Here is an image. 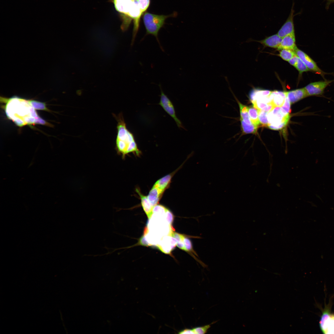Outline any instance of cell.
<instances>
[{
  "instance_id": "obj_1",
  "label": "cell",
  "mask_w": 334,
  "mask_h": 334,
  "mask_svg": "<svg viewBox=\"0 0 334 334\" xmlns=\"http://www.w3.org/2000/svg\"><path fill=\"white\" fill-rule=\"evenodd\" d=\"M117 122V135L115 148L117 153L124 158L126 155L132 152L139 156L141 152L138 149L134 135L127 128L122 113L113 114Z\"/></svg>"
},
{
  "instance_id": "obj_2",
  "label": "cell",
  "mask_w": 334,
  "mask_h": 334,
  "mask_svg": "<svg viewBox=\"0 0 334 334\" xmlns=\"http://www.w3.org/2000/svg\"><path fill=\"white\" fill-rule=\"evenodd\" d=\"M175 15L174 14L169 15H157L145 12L143 14V19L146 30V34L154 36L159 41L158 33L165 23V20L168 18Z\"/></svg>"
},
{
  "instance_id": "obj_3",
  "label": "cell",
  "mask_w": 334,
  "mask_h": 334,
  "mask_svg": "<svg viewBox=\"0 0 334 334\" xmlns=\"http://www.w3.org/2000/svg\"><path fill=\"white\" fill-rule=\"evenodd\" d=\"M116 10L128 19L135 20L141 16L142 13L134 0H113Z\"/></svg>"
},
{
  "instance_id": "obj_4",
  "label": "cell",
  "mask_w": 334,
  "mask_h": 334,
  "mask_svg": "<svg viewBox=\"0 0 334 334\" xmlns=\"http://www.w3.org/2000/svg\"><path fill=\"white\" fill-rule=\"evenodd\" d=\"M290 117L289 114H284L280 107H275L268 113V126L273 130L281 129L287 125Z\"/></svg>"
},
{
  "instance_id": "obj_5",
  "label": "cell",
  "mask_w": 334,
  "mask_h": 334,
  "mask_svg": "<svg viewBox=\"0 0 334 334\" xmlns=\"http://www.w3.org/2000/svg\"><path fill=\"white\" fill-rule=\"evenodd\" d=\"M295 54L301 59L310 71L320 75L325 79L324 76L329 73L323 71L309 55L296 46L293 50Z\"/></svg>"
},
{
  "instance_id": "obj_6",
  "label": "cell",
  "mask_w": 334,
  "mask_h": 334,
  "mask_svg": "<svg viewBox=\"0 0 334 334\" xmlns=\"http://www.w3.org/2000/svg\"><path fill=\"white\" fill-rule=\"evenodd\" d=\"M334 82V79L311 82L306 86L304 88L308 96H318L322 95L326 88L330 84Z\"/></svg>"
},
{
  "instance_id": "obj_7",
  "label": "cell",
  "mask_w": 334,
  "mask_h": 334,
  "mask_svg": "<svg viewBox=\"0 0 334 334\" xmlns=\"http://www.w3.org/2000/svg\"><path fill=\"white\" fill-rule=\"evenodd\" d=\"M161 89L160 100L158 104L160 105L164 110L174 120L178 126L183 128L182 123L177 117L174 106L168 98Z\"/></svg>"
},
{
  "instance_id": "obj_8",
  "label": "cell",
  "mask_w": 334,
  "mask_h": 334,
  "mask_svg": "<svg viewBox=\"0 0 334 334\" xmlns=\"http://www.w3.org/2000/svg\"><path fill=\"white\" fill-rule=\"evenodd\" d=\"M294 6V3H293L288 17L277 34L282 38L287 35L295 33L293 22V18L295 16Z\"/></svg>"
},
{
  "instance_id": "obj_9",
  "label": "cell",
  "mask_w": 334,
  "mask_h": 334,
  "mask_svg": "<svg viewBox=\"0 0 334 334\" xmlns=\"http://www.w3.org/2000/svg\"><path fill=\"white\" fill-rule=\"evenodd\" d=\"M286 94L291 104L308 96L304 88L286 92Z\"/></svg>"
},
{
  "instance_id": "obj_10",
  "label": "cell",
  "mask_w": 334,
  "mask_h": 334,
  "mask_svg": "<svg viewBox=\"0 0 334 334\" xmlns=\"http://www.w3.org/2000/svg\"><path fill=\"white\" fill-rule=\"evenodd\" d=\"M296 47L294 33L283 37L281 43L277 49L278 50L282 49L293 50Z\"/></svg>"
},
{
  "instance_id": "obj_11",
  "label": "cell",
  "mask_w": 334,
  "mask_h": 334,
  "mask_svg": "<svg viewBox=\"0 0 334 334\" xmlns=\"http://www.w3.org/2000/svg\"><path fill=\"white\" fill-rule=\"evenodd\" d=\"M136 191L140 196L143 209L148 219H150L153 214L152 209L153 206L150 202L147 196L142 195L137 188H136Z\"/></svg>"
},
{
  "instance_id": "obj_12",
  "label": "cell",
  "mask_w": 334,
  "mask_h": 334,
  "mask_svg": "<svg viewBox=\"0 0 334 334\" xmlns=\"http://www.w3.org/2000/svg\"><path fill=\"white\" fill-rule=\"evenodd\" d=\"M282 40V38L276 34L266 37L259 42L265 46L277 49Z\"/></svg>"
},
{
  "instance_id": "obj_13",
  "label": "cell",
  "mask_w": 334,
  "mask_h": 334,
  "mask_svg": "<svg viewBox=\"0 0 334 334\" xmlns=\"http://www.w3.org/2000/svg\"><path fill=\"white\" fill-rule=\"evenodd\" d=\"M164 192L157 187L153 186L147 196L148 199L154 207L157 204Z\"/></svg>"
},
{
  "instance_id": "obj_14",
  "label": "cell",
  "mask_w": 334,
  "mask_h": 334,
  "mask_svg": "<svg viewBox=\"0 0 334 334\" xmlns=\"http://www.w3.org/2000/svg\"><path fill=\"white\" fill-rule=\"evenodd\" d=\"M271 96L272 103L275 107H281L283 105L286 97V92L278 91H272Z\"/></svg>"
},
{
  "instance_id": "obj_15",
  "label": "cell",
  "mask_w": 334,
  "mask_h": 334,
  "mask_svg": "<svg viewBox=\"0 0 334 334\" xmlns=\"http://www.w3.org/2000/svg\"><path fill=\"white\" fill-rule=\"evenodd\" d=\"M173 173L168 174L158 180L154 186L157 187L163 192L168 187L171 182Z\"/></svg>"
},
{
  "instance_id": "obj_16",
  "label": "cell",
  "mask_w": 334,
  "mask_h": 334,
  "mask_svg": "<svg viewBox=\"0 0 334 334\" xmlns=\"http://www.w3.org/2000/svg\"><path fill=\"white\" fill-rule=\"evenodd\" d=\"M272 92L268 90L253 89L249 94L250 100L252 103L260 97L269 96Z\"/></svg>"
},
{
  "instance_id": "obj_17",
  "label": "cell",
  "mask_w": 334,
  "mask_h": 334,
  "mask_svg": "<svg viewBox=\"0 0 334 334\" xmlns=\"http://www.w3.org/2000/svg\"><path fill=\"white\" fill-rule=\"evenodd\" d=\"M240 109V119L243 120L246 123L250 124H252L248 114V107L242 104L239 101L237 100Z\"/></svg>"
},
{
  "instance_id": "obj_18",
  "label": "cell",
  "mask_w": 334,
  "mask_h": 334,
  "mask_svg": "<svg viewBox=\"0 0 334 334\" xmlns=\"http://www.w3.org/2000/svg\"><path fill=\"white\" fill-rule=\"evenodd\" d=\"M248 114L252 123L258 126L260 124L259 118V109L253 106L249 107Z\"/></svg>"
},
{
  "instance_id": "obj_19",
  "label": "cell",
  "mask_w": 334,
  "mask_h": 334,
  "mask_svg": "<svg viewBox=\"0 0 334 334\" xmlns=\"http://www.w3.org/2000/svg\"><path fill=\"white\" fill-rule=\"evenodd\" d=\"M241 126L243 133L246 134L255 133L257 131L258 126L253 124L246 123L243 120H240Z\"/></svg>"
},
{
  "instance_id": "obj_20",
  "label": "cell",
  "mask_w": 334,
  "mask_h": 334,
  "mask_svg": "<svg viewBox=\"0 0 334 334\" xmlns=\"http://www.w3.org/2000/svg\"><path fill=\"white\" fill-rule=\"evenodd\" d=\"M280 50L279 56L285 61H288L296 54L293 50L282 49Z\"/></svg>"
},
{
  "instance_id": "obj_21",
  "label": "cell",
  "mask_w": 334,
  "mask_h": 334,
  "mask_svg": "<svg viewBox=\"0 0 334 334\" xmlns=\"http://www.w3.org/2000/svg\"><path fill=\"white\" fill-rule=\"evenodd\" d=\"M29 103L35 109L38 110L49 111L46 108L45 103L37 101L35 100H29Z\"/></svg>"
},
{
  "instance_id": "obj_22",
  "label": "cell",
  "mask_w": 334,
  "mask_h": 334,
  "mask_svg": "<svg viewBox=\"0 0 334 334\" xmlns=\"http://www.w3.org/2000/svg\"><path fill=\"white\" fill-rule=\"evenodd\" d=\"M295 67L298 71L299 75H301L304 72L310 71L299 58Z\"/></svg>"
},
{
  "instance_id": "obj_23",
  "label": "cell",
  "mask_w": 334,
  "mask_h": 334,
  "mask_svg": "<svg viewBox=\"0 0 334 334\" xmlns=\"http://www.w3.org/2000/svg\"><path fill=\"white\" fill-rule=\"evenodd\" d=\"M268 112L262 110H259V118L260 123L264 126H267L268 124Z\"/></svg>"
},
{
  "instance_id": "obj_24",
  "label": "cell",
  "mask_w": 334,
  "mask_h": 334,
  "mask_svg": "<svg viewBox=\"0 0 334 334\" xmlns=\"http://www.w3.org/2000/svg\"><path fill=\"white\" fill-rule=\"evenodd\" d=\"M135 1L138 4L143 14L149 6L150 0H135Z\"/></svg>"
},
{
  "instance_id": "obj_25",
  "label": "cell",
  "mask_w": 334,
  "mask_h": 334,
  "mask_svg": "<svg viewBox=\"0 0 334 334\" xmlns=\"http://www.w3.org/2000/svg\"><path fill=\"white\" fill-rule=\"evenodd\" d=\"M211 327V324L206 325L202 326L197 327L193 328V330L196 334H204L206 333L208 329Z\"/></svg>"
},
{
  "instance_id": "obj_26",
  "label": "cell",
  "mask_w": 334,
  "mask_h": 334,
  "mask_svg": "<svg viewBox=\"0 0 334 334\" xmlns=\"http://www.w3.org/2000/svg\"><path fill=\"white\" fill-rule=\"evenodd\" d=\"M291 103L286 97L283 105L280 107L281 111L285 115L289 114Z\"/></svg>"
},
{
  "instance_id": "obj_27",
  "label": "cell",
  "mask_w": 334,
  "mask_h": 334,
  "mask_svg": "<svg viewBox=\"0 0 334 334\" xmlns=\"http://www.w3.org/2000/svg\"><path fill=\"white\" fill-rule=\"evenodd\" d=\"M165 216L166 220L169 225H172L174 220V216L173 213L167 209L165 212Z\"/></svg>"
},
{
  "instance_id": "obj_28",
  "label": "cell",
  "mask_w": 334,
  "mask_h": 334,
  "mask_svg": "<svg viewBox=\"0 0 334 334\" xmlns=\"http://www.w3.org/2000/svg\"><path fill=\"white\" fill-rule=\"evenodd\" d=\"M138 244L147 246H150L152 245L151 244L148 242L146 240L144 234L139 239L138 242Z\"/></svg>"
},
{
  "instance_id": "obj_29",
  "label": "cell",
  "mask_w": 334,
  "mask_h": 334,
  "mask_svg": "<svg viewBox=\"0 0 334 334\" xmlns=\"http://www.w3.org/2000/svg\"><path fill=\"white\" fill-rule=\"evenodd\" d=\"M298 58L299 57L295 54L288 62L290 65L295 67L297 62Z\"/></svg>"
},
{
  "instance_id": "obj_30",
  "label": "cell",
  "mask_w": 334,
  "mask_h": 334,
  "mask_svg": "<svg viewBox=\"0 0 334 334\" xmlns=\"http://www.w3.org/2000/svg\"><path fill=\"white\" fill-rule=\"evenodd\" d=\"M179 334H194L195 333L193 330V329H188L186 328L184 330L181 331L178 333Z\"/></svg>"
},
{
  "instance_id": "obj_31",
  "label": "cell",
  "mask_w": 334,
  "mask_h": 334,
  "mask_svg": "<svg viewBox=\"0 0 334 334\" xmlns=\"http://www.w3.org/2000/svg\"><path fill=\"white\" fill-rule=\"evenodd\" d=\"M327 1L328 6H329L331 3L334 2V0H327Z\"/></svg>"
}]
</instances>
